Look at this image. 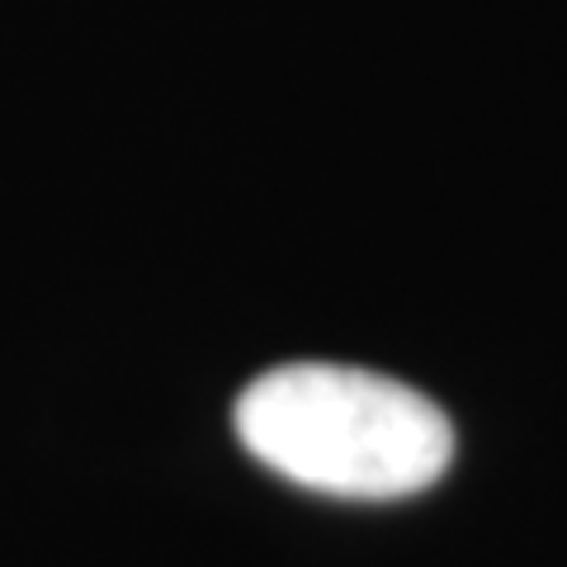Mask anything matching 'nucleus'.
I'll use <instances>...</instances> for the list:
<instances>
[{
  "label": "nucleus",
  "instance_id": "f257e3e1",
  "mask_svg": "<svg viewBox=\"0 0 567 567\" xmlns=\"http://www.w3.org/2000/svg\"><path fill=\"white\" fill-rule=\"evenodd\" d=\"M233 421L270 473L350 502L416 496L454 458V425L431 398L354 364L265 369L237 398Z\"/></svg>",
  "mask_w": 567,
  "mask_h": 567
}]
</instances>
